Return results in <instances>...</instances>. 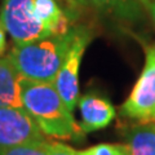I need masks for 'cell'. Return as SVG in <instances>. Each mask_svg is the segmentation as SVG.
Masks as SVG:
<instances>
[{"label": "cell", "mask_w": 155, "mask_h": 155, "mask_svg": "<svg viewBox=\"0 0 155 155\" xmlns=\"http://www.w3.org/2000/svg\"><path fill=\"white\" fill-rule=\"evenodd\" d=\"M23 107L45 136L72 142H83L85 132L76 123L53 83H41L22 78Z\"/></svg>", "instance_id": "cell-1"}, {"label": "cell", "mask_w": 155, "mask_h": 155, "mask_svg": "<svg viewBox=\"0 0 155 155\" xmlns=\"http://www.w3.org/2000/svg\"><path fill=\"white\" fill-rule=\"evenodd\" d=\"M72 41V30L28 43H14L9 57L25 79L54 83Z\"/></svg>", "instance_id": "cell-2"}, {"label": "cell", "mask_w": 155, "mask_h": 155, "mask_svg": "<svg viewBox=\"0 0 155 155\" xmlns=\"http://www.w3.org/2000/svg\"><path fill=\"white\" fill-rule=\"evenodd\" d=\"M92 40V32L84 26L72 28V41L54 80V87L71 113L79 101V69L85 49Z\"/></svg>", "instance_id": "cell-3"}, {"label": "cell", "mask_w": 155, "mask_h": 155, "mask_svg": "<svg viewBox=\"0 0 155 155\" xmlns=\"http://www.w3.org/2000/svg\"><path fill=\"white\" fill-rule=\"evenodd\" d=\"M120 114L138 123H155V45L146 48L142 72L120 107Z\"/></svg>", "instance_id": "cell-4"}, {"label": "cell", "mask_w": 155, "mask_h": 155, "mask_svg": "<svg viewBox=\"0 0 155 155\" xmlns=\"http://www.w3.org/2000/svg\"><path fill=\"white\" fill-rule=\"evenodd\" d=\"M0 21L14 43H28L52 36L35 16L34 0H3Z\"/></svg>", "instance_id": "cell-5"}, {"label": "cell", "mask_w": 155, "mask_h": 155, "mask_svg": "<svg viewBox=\"0 0 155 155\" xmlns=\"http://www.w3.org/2000/svg\"><path fill=\"white\" fill-rule=\"evenodd\" d=\"M45 141L44 133L25 109L0 106V146Z\"/></svg>", "instance_id": "cell-6"}, {"label": "cell", "mask_w": 155, "mask_h": 155, "mask_svg": "<svg viewBox=\"0 0 155 155\" xmlns=\"http://www.w3.org/2000/svg\"><path fill=\"white\" fill-rule=\"evenodd\" d=\"M78 106L81 115L80 127L85 133L109 127L116 115L110 100L97 93L84 94L78 101Z\"/></svg>", "instance_id": "cell-7"}, {"label": "cell", "mask_w": 155, "mask_h": 155, "mask_svg": "<svg viewBox=\"0 0 155 155\" xmlns=\"http://www.w3.org/2000/svg\"><path fill=\"white\" fill-rule=\"evenodd\" d=\"M22 76L19 75L11 57L0 58V106L25 109L22 102Z\"/></svg>", "instance_id": "cell-8"}, {"label": "cell", "mask_w": 155, "mask_h": 155, "mask_svg": "<svg viewBox=\"0 0 155 155\" xmlns=\"http://www.w3.org/2000/svg\"><path fill=\"white\" fill-rule=\"evenodd\" d=\"M34 11L52 36L65 35L70 31L67 17L54 0H34Z\"/></svg>", "instance_id": "cell-9"}, {"label": "cell", "mask_w": 155, "mask_h": 155, "mask_svg": "<svg viewBox=\"0 0 155 155\" xmlns=\"http://www.w3.org/2000/svg\"><path fill=\"white\" fill-rule=\"evenodd\" d=\"M100 12L128 22L140 21L143 16V0H85Z\"/></svg>", "instance_id": "cell-10"}, {"label": "cell", "mask_w": 155, "mask_h": 155, "mask_svg": "<svg viewBox=\"0 0 155 155\" xmlns=\"http://www.w3.org/2000/svg\"><path fill=\"white\" fill-rule=\"evenodd\" d=\"M129 155H155V123H138L125 132Z\"/></svg>", "instance_id": "cell-11"}, {"label": "cell", "mask_w": 155, "mask_h": 155, "mask_svg": "<svg viewBox=\"0 0 155 155\" xmlns=\"http://www.w3.org/2000/svg\"><path fill=\"white\" fill-rule=\"evenodd\" d=\"M47 140L16 146H0V155H48L45 147Z\"/></svg>", "instance_id": "cell-12"}, {"label": "cell", "mask_w": 155, "mask_h": 155, "mask_svg": "<svg viewBox=\"0 0 155 155\" xmlns=\"http://www.w3.org/2000/svg\"><path fill=\"white\" fill-rule=\"evenodd\" d=\"M78 155H129V149L124 143H98L84 150H78Z\"/></svg>", "instance_id": "cell-13"}, {"label": "cell", "mask_w": 155, "mask_h": 155, "mask_svg": "<svg viewBox=\"0 0 155 155\" xmlns=\"http://www.w3.org/2000/svg\"><path fill=\"white\" fill-rule=\"evenodd\" d=\"M47 154L48 155H78L76 150L70 147L69 145H65L57 141H47L45 143Z\"/></svg>", "instance_id": "cell-14"}, {"label": "cell", "mask_w": 155, "mask_h": 155, "mask_svg": "<svg viewBox=\"0 0 155 155\" xmlns=\"http://www.w3.org/2000/svg\"><path fill=\"white\" fill-rule=\"evenodd\" d=\"M143 4L146 11L150 14V17H151V21L155 25V0H143Z\"/></svg>", "instance_id": "cell-15"}, {"label": "cell", "mask_w": 155, "mask_h": 155, "mask_svg": "<svg viewBox=\"0 0 155 155\" xmlns=\"http://www.w3.org/2000/svg\"><path fill=\"white\" fill-rule=\"evenodd\" d=\"M7 48V39H5V28H4L2 21H0V54H3Z\"/></svg>", "instance_id": "cell-16"}]
</instances>
